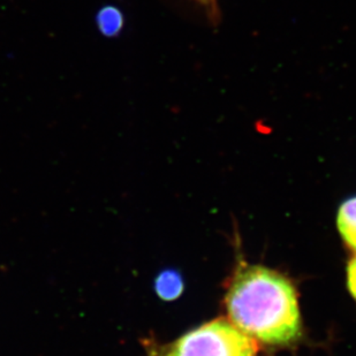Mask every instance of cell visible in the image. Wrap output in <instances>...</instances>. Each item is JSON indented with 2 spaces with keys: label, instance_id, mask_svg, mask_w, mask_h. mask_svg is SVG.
Instances as JSON below:
<instances>
[{
  "label": "cell",
  "instance_id": "cell-4",
  "mask_svg": "<svg viewBox=\"0 0 356 356\" xmlns=\"http://www.w3.org/2000/svg\"><path fill=\"white\" fill-rule=\"evenodd\" d=\"M184 286L181 275L175 270H165L155 280L156 293L166 302L178 299L184 292Z\"/></svg>",
  "mask_w": 356,
  "mask_h": 356
},
{
  "label": "cell",
  "instance_id": "cell-5",
  "mask_svg": "<svg viewBox=\"0 0 356 356\" xmlns=\"http://www.w3.org/2000/svg\"><path fill=\"white\" fill-rule=\"evenodd\" d=\"M124 15L115 6L103 7L97 14L98 29L102 34L113 38L120 34L124 28Z\"/></svg>",
  "mask_w": 356,
  "mask_h": 356
},
{
  "label": "cell",
  "instance_id": "cell-2",
  "mask_svg": "<svg viewBox=\"0 0 356 356\" xmlns=\"http://www.w3.org/2000/svg\"><path fill=\"white\" fill-rule=\"evenodd\" d=\"M147 356H256L259 345L232 322L215 319L168 343L142 341Z\"/></svg>",
  "mask_w": 356,
  "mask_h": 356
},
{
  "label": "cell",
  "instance_id": "cell-6",
  "mask_svg": "<svg viewBox=\"0 0 356 356\" xmlns=\"http://www.w3.org/2000/svg\"><path fill=\"white\" fill-rule=\"evenodd\" d=\"M347 284L354 299L356 300V255L350 259L347 266Z\"/></svg>",
  "mask_w": 356,
  "mask_h": 356
},
{
  "label": "cell",
  "instance_id": "cell-7",
  "mask_svg": "<svg viewBox=\"0 0 356 356\" xmlns=\"http://www.w3.org/2000/svg\"><path fill=\"white\" fill-rule=\"evenodd\" d=\"M196 1L203 5L205 8H208L210 10V13H215L216 10H217V3H216L217 0H196Z\"/></svg>",
  "mask_w": 356,
  "mask_h": 356
},
{
  "label": "cell",
  "instance_id": "cell-3",
  "mask_svg": "<svg viewBox=\"0 0 356 356\" xmlns=\"http://www.w3.org/2000/svg\"><path fill=\"white\" fill-rule=\"evenodd\" d=\"M337 222L343 241L356 252V196L341 204Z\"/></svg>",
  "mask_w": 356,
  "mask_h": 356
},
{
  "label": "cell",
  "instance_id": "cell-1",
  "mask_svg": "<svg viewBox=\"0 0 356 356\" xmlns=\"http://www.w3.org/2000/svg\"><path fill=\"white\" fill-rule=\"evenodd\" d=\"M229 319L256 341L289 346L302 334L296 287L285 276L263 266H243L225 296Z\"/></svg>",
  "mask_w": 356,
  "mask_h": 356
}]
</instances>
